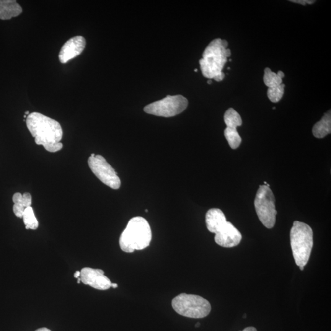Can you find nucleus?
Returning a JSON list of instances; mask_svg holds the SVG:
<instances>
[{
	"label": "nucleus",
	"mask_w": 331,
	"mask_h": 331,
	"mask_svg": "<svg viewBox=\"0 0 331 331\" xmlns=\"http://www.w3.org/2000/svg\"><path fill=\"white\" fill-rule=\"evenodd\" d=\"M152 231L148 221L141 217H135L128 222L120 237L121 249L126 253L143 250L150 245Z\"/></svg>",
	"instance_id": "3"
},
{
	"label": "nucleus",
	"mask_w": 331,
	"mask_h": 331,
	"mask_svg": "<svg viewBox=\"0 0 331 331\" xmlns=\"http://www.w3.org/2000/svg\"><path fill=\"white\" fill-rule=\"evenodd\" d=\"M90 169L101 182L109 187L117 190L121 186L117 173L102 155H95L88 159Z\"/></svg>",
	"instance_id": "8"
},
{
	"label": "nucleus",
	"mask_w": 331,
	"mask_h": 331,
	"mask_svg": "<svg viewBox=\"0 0 331 331\" xmlns=\"http://www.w3.org/2000/svg\"><path fill=\"white\" fill-rule=\"evenodd\" d=\"M81 281L98 290H107L112 286L110 279L105 275L104 271L99 269L84 268L81 271Z\"/></svg>",
	"instance_id": "9"
},
{
	"label": "nucleus",
	"mask_w": 331,
	"mask_h": 331,
	"mask_svg": "<svg viewBox=\"0 0 331 331\" xmlns=\"http://www.w3.org/2000/svg\"><path fill=\"white\" fill-rule=\"evenodd\" d=\"M227 222L226 217L221 209H209L206 215L207 228L209 232L216 234Z\"/></svg>",
	"instance_id": "12"
},
{
	"label": "nucleus",
	"mask_w": 331,
	"mask_h": 331,
	"mask_svg": "<svg viewBox=\"0 0 331 331\" xmlns=\"http://www.w3.org/2000/svg\"><path fill=\"white\" fill-rule=\"evenodd\" d=\"M26 123L36 144L41 145L46 151L53 153L63 148L60 142L63 129L57 121L40 113L33 112L27 116Z\"/></svg>",
	"instance_id": "1"
},
{
	"label": "nucleus",
	"mask_w": 331,
	"mask_h": 331,
	"mask_svg": "<svg viewBox=\"0 0 331 331\" xmlns=\"http://www.w3.org/2000/svg\"><path fill=\"white\" fill-rule=\"evenodd\" d=\"M200 323H198L197 324H196V325H195V327H200Z\"/></svg>",
	"instance_id": "26"
},
{
	"label": "nucleus",
	"mask_w": 331,
	"mask_h": 331,
	"mask_svg": "<svg viewBox=\"0 0 331 331\" xmlns=\"http://www.w3.org/2000/svg\"><path fill=\"white\" fill-rule=\"evenodd\" d=\"M290 2H294V3H297L303 5V6H306V4H314L315 1H313V0H295V1H290Z\"/></svg>",
	"instance_id": "21"
},
{
	"label": "nucleus",
	"mask_w": 331,
	"mask_h": 331,
	"mask_svg": "<svg viewBox=\"0 0 331 331\" xmlns=\"http://www.w3.org/2000/svg\"><path fill=\"white\" fill-rule=\"evenodd\" d=\"M331 132V110L325 113L322 119L314 126L312 133L315 138L322 139L325 138Z\"/></svg>",
	"instance_id": "15"
},
{
	"label": "nucleus",
	"mask_w": 331,
	"mask_h": 331,
	"mask_svg": "<svg viewBox=\"0 0 331 331\" xmlns=\"http://www.w3.org/2000/svg\"><path fill=\"white\" fill-rule=\"evenodd\" d=\"M111 287H112L113 288H117L118 287V284L116 283H112V286Z\"/></svg>",
	"instance_id": "25"
},
{
	"label": "nucleus",
	"mask_w": 331,
	"mask_h": 331,
	"mask_svg": "<svg viewBox=\"0 0 331 331\" xmlns=\"http://www.w3.org/2000/svg\"><path fill=\"white\" fill-rule=\"evenodd\" d=\"M242 331H257V330L254 327H250L245 328V329Z\"/></svg>",
	"instance_id": "22"
},
{
	"label": "nucleus",
	"mask_w": 331,
	"mask_h": 331,
	"mask_svg": "<svg viewBox=\"0 0 331 331\" xmlns=\"http://www.w3.org/2000/svg\"><path fill=\"white\" fill-rule=\"evenodd\" d=\"M273 109V110H276V108H275V107H274Z\"/></svg>",
	"instance_id": "30"
},
{
	"label": "nucleus",
	"mask_w": 331,
	"mask_h": 331,
	"mask_svg": "<svg viewBox=\"0 0 331 331\" xmlns=\"http://www.w3.org/2000/svg\"><path fill=\"white\" fill-rule=\"evenodd\" d=\"M23 221L27 229L35 230L38 227V221L35 216L34 211L32 206L28 207L25 209L22 217Z\"/></svg>",
	"instance_id": "18"
},
{
	"label": "nucleus",
	"mask_w": 331,
	"mask_h": 331,
	"mask_svg": "<svg viewBox=\"0 0 331 331\" xmlns=\"http://www.w3.org/2000/svg\"></svg>",
	"instance_id": "32"
},
{
	"label": "nucleus",
	"mask_w": 331,
	"mask_h": 331,
	"mask_svg": "<svg viewBox=\"0 0 331 331\" xmlns=\"http://www.w3.org/2000/svg\"><path fill=\"white\" fill-rule=\"evenodd\" d=\"M224 122L227 128L237 129L238 126L242 125L241 117L233 108L227 110L224 116Z\"/></svg>",
	"instance_id": "17"
},
{
	"label": "nucleus",
	"mask_w": 331,
	"mask_h": 331,
	"mask_svg": "<svg viewBox=\"0 0 331 331\" xmlns=\"http://www.w3.org/2000/svg\"><path fill=\"white\" fill-rule=\"evenodd\" d=\"M14 202L13 211L17 217L22 218L25 209L32 205V197L30 193L26 192L23 195L20 193H15L12 197Z\"/></svg>",
	"instance_id": "14"
},
{
	"label": "nucleus",
	"mask_w": 331,
	"mask_h": 331,
	"mask_svg": "<svg viewBox=\"0 0 331 331\" xmlns=\"http://www.w3.org/2000/svg\"><path fill=\"white\" fill-rule=\"evenodd\" d=\"M284 77V74L282 71H279L276 74L271 71L270 68H266L265 69L263 81L269 89V88L278 87L282 84Z\"/></svg>",
	"instance_id": "16"
},
{
	"label": "nucleus",
	"mask_w": 331,
	"mask_h": 331,
	"mask_svg": "<svg viewBox=\"0 0 331 331\" xmlns=\"http://www.w3.org/2000/svg\"><path fill=\"white\" fill-rule=\"evenodd\" d=\"M229 61H230V62H231V61H232V59H229Z\"/></svg>",
	"instance_id": "29"
},
{
	"label": "nucleus",
	"mask_w": 331,
	"mask_h": 331,
	"mask_svg": "<svg viewBox=\"0 0 331 331\" xmlns=\"http://www.w3.org/2000/svg\"><path fill=\"white\" fill-rule=\"evenodd\" d=\"M208 84H212V81L211 80H209V81H208Z\"/></svg>",
	"instance_id": "27"
},
{
	"label": "nucleus",
	"mask_w": 331,
	"mask_h": 331,
	"mask_svg": "<svg viewBox=\"0 0 331 331\" xmlns=\"http://www.w3.org/2000/svg\"><path fill=\"white\" fill-rule=\"evenodd\" d=\"M228 43L221 38L215 39L207 46L200 60L202 74L206 78L223 81L225 74L223 72L227 58L231 55V51L227 48Z\"/></svg>",
	"instance_id": "2"
},
{
	"label": "nucleus",
	"mask_w": 331,
	"mask_h": 331,
	"mask_svg": "<svg viewBox=\"0 0 331 331\" xmlns=\"http://www.w3.org/2000/svg\"><path fill=\"white\" fill-rule=\"evenodd\" d=\"M195 72H198V69H195Z\"/></svg>",
	"instance_id": "28"
},
{
	"label": "nucleus",
	"mask_w": 331,
	"mask_h": 331,
	"mask_svg": "<svg viewBox=\"0 0 331 331\" xmlns=\"http://www.w3.org/2000/svg\"><path fill=\"white\" fill-rule=\"evenodd\" d=\"M35 331H51L48 329V328H39V329L36 330Z\"/></svg>",
	"instance_id": "24"
},
{
	"label": "nucleus",
	"mask_w": 331,
	"mask_h": 331,
	"mask_svg": "<svg viewBox=\"0 0 331 331\" xmlns=\"http://www.w3.org/2000/svg\"><path fill=\"white\" fill-rule=\"evenodd\" d=\"M256 213L261 223L268 229L273 228L277 214L275 206V198L273 191L267 185L260 186L255 199Z\"/></svg>",
	"instance_id": "6"
},
{
	"label": "nucleus",
	"mask_w": 331,
	"mask_h": 331,
	"mask_svg": "<svg viewBox=\"0 0 331 331\" xmlns=\"http://www.w3.org/2000/svg\"><path fill=\"white\" fill-rule=\"evenodd\" d=\"M290 240L297 266L304 267L309 261L314 245L311 227L302 222L294 221L290 231Z\"/></svg>",
	"instance_id": "4"
},
{
	"label": "nucleus",
	"mask_w": 331,
	"mask_h": 331,
	"mask_svg": "<svg viewBox=\"0 0 331 331\" xmlns=\"http://www.w3.org/2000/svg\"><path fill=\"white\" fill-rule=\"evenodd\" d=\"M86 46L85 39L81 36H76L69 39L62 47L59 54V59L61 63L65 64L69 60L81 54Z\"/></svg>",
	"instance_id": "11"
},
{
	"label": "nucleus",
	"mask_w": 331,
	"mask_h": 331,
	"mask_svg": "<svg viewBox=\"0 0 331 331\" xmlns=\"http://www.w3.org/2000/svg\"><path fill=\"white\" fill-rule=\"evenodd\" d=\"M285 85L282 84L278 87L269 88L267 95L269 99L273 103H278L283 98Z\"/></svg>",
	"instance_id": "20"
},
{
	"label": "nucleus",
	"mask_w": 331,
	"mask_h": 331,
	"mask_svg": "<svg viewBox=\"0 0 331 331\" xmlns=\"http://www.w3.org/2000/svg\"><path fill=\"white\" fill-rule=\"evenodd\" d=\"M22 7L15 0H0V19L7 20L22 14Z\"/></svg>",
	"instance_id": "13"
},
{
	"label": "nucleus",
	"mask_w": 331,
	"mask_h": 331,
	"mask_svg": "<svg viewBox=\"0 0 331 331\" xmlns=\"http://www.w3.org/2000/svg\"><path fill=\"white\" fill-rule=\"evenodd\" d=\"M188 102L182 95L167 96L162 100L147 105L144 112L158 117H172L180 114L187 109Z\"/></svg>",
	"instance_id": "7"
},
{
	"label": "nucleus",
	"mask_w": 331,
	"mask_h": 331,
	"mask_svg": "<svg viewBox=\"0 0 331 331\" xmlns=\"http://www.w3.org/2000/svg\"><path fill=\"white\" fill-rule=\"evenodd\" d=\"M172 306L177 314L191 319H203L211 311L208 300L195 294H179L173 299Z\"/></svg>",
	"instance_id": "5"
},
{
	"label": "nucleus",
	"mask_w": 331,
	"mask_h": 331,
	"mask_svg": "<svg viewBox=\"0 0 331 331\" xmlns=\"http://www.w3.org/2000/svg\"><path fill=\"white\" fill-rule=\"evenodd\" d=\"M146 211V213H147V212H148V210H146V211Z\"/></svg>",
	"instance_id": "31"
},
{
	"label": "nucleus",
	"mask_w": 331,
	"mask_h": 331,
	"mask_svg": "<svg viewBox=\"0 0 331 331\" xmlns=\"http://www.w3.org/2000/svg\"><path fill=\"white\" fill-rule=\"evenodd\" d=\"M224 136L232 149H237L241 144L242 138L237 129L226 127L224 130Z\"/></svg>",
	"instance_id": "19"
},
{
	"label": "nucleus",
	"mask_w": 331,
	"mask_h": 331,
	"mask_svg": "<svg viewBox=\"0 0 331 331\" xmlns=\"http://www.w3.org/2000/svg\"><path fill=\"white\" fill-rule=\"evenodd\" d=\"M80 276H81V271H77L74 273V278H76V279L79 278H80Z\"/></svg>",
	"instance_id": "23"
},
{
	"label": "nucleus",
	"mask_w": 331,
	"mask_h": 331,
	"mask_svg": "<svg viewBox=\"0 0 331 331\" xmlns=\"http://www.w3.org/2000/svg\"><path fill=\"white\" fill-rule=\"evenodd\" d=\"M215 234L214 239L216 244L225 248L237 246L242 240L241 233L229 221H227Z\"/></svg>",
	"instance_id": "10"
}]
</instances>
